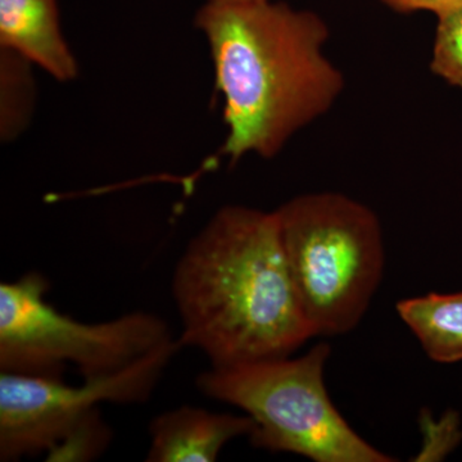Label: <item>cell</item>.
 Segmentation results:
<instances>
[{"label": "cell", "mask_w": 462, "mask_h": 462, "mask_svg": "<svg viewBox=\"0 0 462 462\" xmlns=\"http://www.w3.org/2000/svg\"><path fill=\"white\" fill-rule=\"evenodd\" d=\"M181 346L211 367L288 357L315 337L300 305L276 212L218 209L190 240L172 276Z\"/></svg>", "instance_id": "cell-1"}, {"label": "cell", "mask_w": 462, "mask_h": 462, "mask_svg": "<svg viewBox=\"0 0 462 462\" xmlns=\"http://www.w3.org/2000/svg\"><path fill=\"white\" fill-rule=\"evenodd\" d=\"M196 26L223 96L221 153L231 162L251 153L275 157L345 88L342 72L325 56L329 27L315 12L272 0L206 2Z\"/></svg>", "instance_id": "cell-2"}, {"label": "cell", "mask_w": 462, "mask_h": 462, "mask_svg": "<svg viewBox=\"0 0 462 462\" xmlns=\"http://www.w3.org/2000/svg\"><path fill=\"white\" fill-rule=\"evenodd\" d=\"M275 212L289 270L315 336L354 330L384 272L378 216L336 191L298 196Z\"/></svg>", "instance_id": "cell-3"}, {"label": "cell", "mask_w": 462, "mask_h": 462, "mask_svg": "<svg viewBox=\"0 0 462 462\" xmlns=\"http://www.w3.org/2000/svg\"><path fill=\"white\" fill-rule=\"evenodd\" d=\"M330 346L305 356L230 367H211L197 379L207 397L238 407L254 422V447L315 462H391L356 433L331 402L324 382Z\"/></svg>", "instance_id": "cell-4"}, {"label": "cell", "mask_w": 462, "mask_h": 462, "mask_svg": "<svg viewBox=\"0 0 462 462\" xmlns=\"http://www.w3.org/2000/svg\"><path fill=\"white\" fill-rule=\"evenodd\" d=\"M48 282L29 273L0 284V370L62 378L74 365L84 378L108 375L172 340L157 315L136 311L105 322H83L45 300Z\"/></svg>", "instance_id": "cell-5"}, {"label": "cell", "mask_w": 462, "mask_h": 462, "mask_svg": "<svg viewBox=\"0 0 462 462\" xmlns=\"http://www.w3.org/2000/svg\"><path fill=\"white\" fill-rule=\"evenodd\" d=\"M180 348L179 340H170L118 372L84 378L81 385L0 373V460L50 454L102 403L144 402Z\"/></svg>", "instance_id": "cell-6"}, {"label": "cell", "mask_w": 462, "mask_h": 462, "mask_svg": "<svg viewBox=\"0 0 462 462\" xmlns=\"http://www.w3.org/2000/svg\"><path fill=\"white\" fill-rule=\"evenodd\" d=\"M248 415L181 406L161 413L149 425V462H214L231 439L251 436Z\"/></svg>", "instance_id": "cell-7"}, {"label": "cell", "mask_w": 462, "mask_h": 462, "mask_svg": "<svg viewBox=\"0 0 462 462\" xmlns=\"http://www.w3.org/2000/svg\"><path fill=\"white\" fill-rule=\"evenodd\" d=\"M0 47L62 83L78 78L79 65L63 38L57 0H0Z\"/></svg>", "instance_id": "cell-8"}, {"label": "cell", "mask_w": 462, "mask_h": 462, "mask_svg": "<svg viewBox=\"0 0 462 462\" xmlns=\"http://www.w3.org/2000/svg\"><path fill=\"white\" fill-rule=\"evenodd\" d=\"M396 309L428 357L440 364L462 361V291L406 298Z\"/></svg>", "instance_id": "cell-9"}, {"label": "cell", "mask_w": 462, "mask_h": 462, "mask_svg": "<svg viewBox=\"0 0 462 462\" xmlns=\"http://www.w3.org/2000/svg\"><path fill=\"white\" fill-rule=\"evenodd\" d=\"M32 65L14 51L3 50L0 56V130L3 141H12L25 129L32 117L33 80Z\"/></svg>", "instance_id": "cell-10"}, {"label": "cell", "mask_w": 462, "mask_h": 462, "mask_svg": "<svg viewBox=\"0 0 462 462\" xmlns=\"http://www.w3.org/2000/svg\"><path fill=\"white\" fill-rule=\"evenodd\" d=\"M431 71L462 89V5L438 16Z\"/></svg>", "instance_id": "cell-11"}, {"label": "cell", "mask_w": 462, "mask_h": 462, "mask_svg": "<svg viewBox=\"0 0 462 462\" xmlns=\"http://www.w3.org/2000/svg\"><path fill=\"white\" fill-rule=\"evenodd\" d=\"M111 433L99 411L79 425L69 437L48 454L51 461H88L97 457L108 446Z\"/></svg>", "instance_id": "cell-12"}, {"label": "cell", "mask_w": 462, "mask_h": 462, "mask_svg": "<svg viewBox=\"0 0 462 462\" xmlns=\"http://www.w3.org/2000/svg\"><path fill=\"white\" fill-rule=\"evenodd\" d=\"M383 2L401 14L428 11L436 14L437 17L462 5V0H383Z\"/></svg>", "instance_id": "cell-13"}, {"label": "cell", "mask_w": 462, "mask_h": 462, "mask_svg": "<svg viewBox=\"0 0 462 462\" xmlns=\"http://www.w3.org/2000/svg\"><path fill=\"white\" fill-rule=\"evenodd\" d=\"M207 2H215V3H242V2H258V0H207Z\"/></svg>", "instance_id": "cell-14"}]
</instances>
